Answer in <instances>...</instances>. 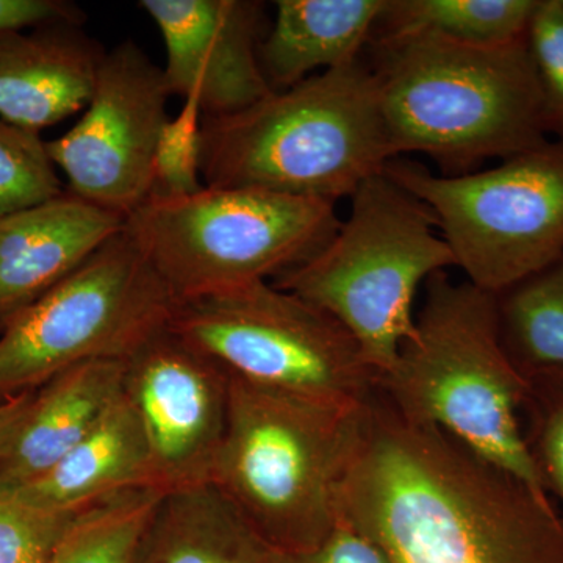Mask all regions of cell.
<instances>
[{"label": "cell", "mask_w": 563, "mask_h": 563, "mask_svg": "<svg viewBox=\"0 0 563 563\" xmlns=\"http://www.w3.org/2000/svg\"><path fill=\"white\" fill-rule=\"evenodd\" d=\"M559 3H561L562 10H563V0H559Z\"/></svg>", "instance_id": "obj_31"}, {"label": "cell", "mask_w": 563, "mask_h": 563, "mask_svg": "<svg viewBox=\"0 0 563 563\" xmlns=\"http://www.w3.org/2000/svg\"><path fill=\"white\" fill-rule=\"evenodd\" d=\"M372 66L363 58L269 92L225 117L202 114L203 187L352 198L393 161Z\"/></svg>", "instance_id": "obj_3"}, {"label": "cell", "mask_w": 563, "mask_h": 563, "mask_svg": "<svg viewBox=\"0 0 563 563\" xmlns=\"http://www.w3.org/2000/svg\"><path fill=\"white\" fill-rule=\"evenodd\" d=\"M366 404L310 401L231 376L228 429L210 484L269 550H312L342 521L340 493Z\"/></svg>", "instance_id": "obj_5"}, {"label": "cell", "mask_w": 563, "mask_h": 563, "mask_svg": "<svg viewBox=\"0 0 563 563\" xmlns=\"http://www.w3.org/2000/svg\"><path fill=\"white\" fill-rule=\"evenodd\" d=\"M125 218L66 190L0 220V332L124 229Z\"/></svg>", "instance_id": "obj_14"}, {"label": "cell", "mask_w": 563, "mask_h": 563, "mask_svg": "<svg viewBox=\"0 0 563 563\" xmlns=\"http://www.w3.org/2000/svg\"><path fill=\"white\" fill-rule=\"evenodd\" d=\"M537 5L539 0H388L374 33L503 46L526 38Z\"/></svg>", "instance_id": "obj_21"}, {"label": "cell", "mask_w": 563, "mask_h": 563, "mask_svg": "<svg viewBox=\"0 0 563 563\" xmlns=\"http://www.w3.org/2000/svg\"><path fill=\"white\" fill-rule=\"evenodd\" d=\"M177 301L125 228L0 332V402L79 363L128 361Z\"/></svg>", "instance_id": "obj_10"}, {"label": "cell", "mask_w": 563, "mask_h": 563, "mask_svg": "<svg viewBox=\"0 0 563 563\" xmlns=\"http://www.w3.org/2000/svg\"><path fill=\"white\" fill-rule=\"evenodd\" d=\"M268 563H388L379 548L361 532L340 521L318 547L302 553H269Z\"/></svg>", "instance_id": "obj_28"}, {"label": "cell", "mask_w": 563, "mask_h": 563, "mask_svg": "<svg viewBox=\"0 0 563 563\" xmlns=\"http://www.w3.org/2000/svg\"><path fill=\"white\" fill-rule=\"evenodd\" d=\"M384 173L420 199L481 290L499 295L563 255V144L547 141L487 172L433 174L393 158Z\"/></svg>", "instance_id": "obj_9"}, {"label": "cell", "mask_w": 563, "mask_h": 563, "mask_svg": "<svg viewBox=\"0 0 563 563\" xmlns=\"http://www.w3.org/2000/svg\"><path fill=\"white\" fill-rule=\"evenodd\" d=\"M388 0H277L261 65L274 91L362 58Z\"/></svg>", "instance_id": "obj_18"}, {"label": "cell", "mask_w": 563, "mask_h": 563, "mask_svg": "<svg viewBox=\"0 0 563 563\" xmlns=\"http://www.w3.org/2000/svg\"><path fill=\"white\" fill-rule=\"evenodd\" d=\"M122 395L146 439L152 488L209 484L228 429L231 374L165 328L125 361Z\"/></svg>", "instance_id": "obj_12"}, {"label": "cell", "mask_w": 563, "mask_h": 563, "mask_svg": "<svg viewBox=\"0 0 563 563\" xmlns=\"http://www.w3.org/2000/svg\"><path fill=\"white\" fill-rule=\"evenodd\" d=\"M269 553L209 483L158 496L131 563H268Z\"/></svg>", "instance_id": "obj_19"}, {"label": "cell", "mask_w": 563, "mask_h": 563, "mask_svg": "<svg viewBox=\"0 0 563 563\" xmlns=\"http://www.w3.org/2000/svg\"><path fill=\"white\" fill-rule=\"evenodd\" d=\"M88 509V507H87ZM55 512L0 487V563H47L81 514Z\"/></svg>", "instance_id": "obj_25"}, {"label": "cell", "mask_w": 563, "mask_h": 563, "mask_svg": "<svg viewBox=\"0 0 563 563\" xmlns=\"http://www.w3.org/2000/svg\"><path fill=\"white\" fill-rule=\"evenodd\" d=\"M168 328L232 377L310 401L363 406L379 374L346 329L262 280L177 302Z\"/></svg>", "instance_id": "obj_8"}, {"label": "cell", "mask_w": 563, "mask_h": 563, "mask_svg": "<svg viewBox=\"0 0 563 563\" xmlns=\"http://www.w3.org/2000/svg\"><path fill=\"white\" fill-rule=\"evenodd\" d=\"M84 22V11L63 0H0V33Z\"/></svg>", "instance_id": "obj_29"}, {"label": "cell", "mask_w": 563, "mask_h": 563, "mask_svg": "<svg viewBox=\"0 0 563 563\" xmlns=\"http://www.w3.org/2000/svg\"><path fill=\"white\" fill-rule=\"evenodd\" d=\"M372 66L393 155L418 152L442 176L476 172L548 139L526 38L474 46L431 35L374 33Z\"/></svg>", "instance_id": "obj_2"}, {"label": "cell", "mask_w": 563, "mask_h": 563, "mask_svg": "<svg viewBox=\"0 0 563 563\" xmlns=\"http://www.w3.org/2000/svg\"><path fill=\"white\" fill-rule=\"evenodd\" d=\"M351 201L329 243L272 282L335 318L380 377L412 335L418 288L455 262L432 211L384 172Z\"/></svg>", "instance_id": "obj_6"}, {"label": "cell", "mask_w": 563, "mask_h": 563, "mask_svg": "<svg viewBox=\"0 0 563 563\" xmlns=\"http://www.w3.org/2000/svg\"><path fill=\"white\" fill-rule=\"evenodd\" d=\"M169 98L163 68L135 43L106 52L84 117L47 141L68 191L124 218L146 202Z\"/></svg>", "instance_id": "obj_11"}, {"label": "cell", "mask_w": 563, "mask_h": 563, "mask_svg": "<svg viewBox=\"0 0 563 563\" xmlns=\"http://www.w3.org/2000/svg\"><path fill=\"white\" fill-rule=\"evenodd\" d=\"M125 361H91L36 388L31 413L0 463V487L16 488L54 468L122 395Z\"/></svg>", "instance_id": "obj_16"}, {"label": "cell", "mask_w": 563, "mask_h": 563, "mask_svg": "<svg viewBox=\"0 0 563 563\" xmlns=\"http://www.w3.org/2000/svg\"><path fill=\"white\" fill-rule=\"evenodd\" d=\"M161 495L140 488L92 504L47 563H131L140 533Z\"/></svg>", "instance_id": "obj_22"}, {"label": "cell", "mask_w": 563, "mask_h": 563, "mask_svg": "<svg viewBox=\"0 0 563 563\" xmlns=\"http://www.w3.org/2000/svg\"><path fill=\"white\" fill-rule=\"evenodd\" d=\"M35 393L36 390L21 393V395L0 402V463L16 442L18 433L31 413Z\"/></svg>", "instance_id": "obj_30"}, {"label": "cell", "mask_w": 563, "mask_h": 563, "mask_svg": "<svg viewBox=\"0 0 563 563\" xmlns=\"http://www.w3.org/2000/svg\"><path fill=\"white\" fill-rule=\"evenodd\" d=\"M103 55L81 25L0 33V118L40 132L85 109Z\"/></svg>", "instance_id": "obj_15"}, {"label": "cell", "mask_w": 563, "mask_h": 563, "mask_svg": "<svg viewBox=\"0 0 563 563\" xmlns=\"http://www.w3.org/2000/svg\"><path fill=\"white\" fill-rule=\"evenodd\" d=\"M343 523L388 563H563V514L550 496L377 390L340 493Z\"/></svg>", "instance_id": "obj_1"}, {"label": "cell", "mask_w": 563, "mask_h": 563, "mask_svg": "<svg viewBox=\"0 0 563 563\" xmlns=\"http://www.w3.org/2000/svg\"><path fill=\"white\" fill-rule=\"evenodd\" d=\"M335 203L261 188L203 187L151 196L125 231L177 302L274 280L312 258L339 231Z\"/></svg>", "instance_id": "obj_7"}, {"label": "cell", "mask_w": 563, "mask_h": 563, "mask_svg": "<svg viewBox=\"0 0 563 563\" xmlns=\"http://www.w3.org/2000/svg\"><path fill=\"white\" fill-rule=\"evenodd\" d=\"M526 380V444L548 495L563 506V373L536 374Z\"/></svg>", "instance_id": "obj_24"}, {"label": "cell", "mask_w": 563, "mask_h": 563, "mask_svg": "<svg viewBox=\"0 0 563 563\" xmlns=\"http://www.w3.org/2000/svg\"><path fill=\"white\" fill-rule=\"evenodd\" d=\"M379 391L401 417L442 429L550 496L525 439L528 380L504 350L492 292L432 274L412 335L379 377Z\"/></svg>", "instance_id": "obj_4"}, {"label": "cell", "mask_w": 563, "mask_h": 563, "mask_svg": "<svg viewBox=\"0 0 563 563\" xmlns=\"http://www.w3.org/2000/svg\"><path fill=\"white\" fill-rule=\"evenodd\" d=\"M140 488L154 490L150 450L139 418L121 395L99 424L54 468L7 490L32 506L77 512L118 493Z\"/></svg>", "instance_id": "obj_17"}, {"label": "cell", "mask_w": 563, "mask_h": 563, "mask_svg": "<svg viewBox=\"0 0 563 563\" xmlns=\"http://www.w3.org/2000/svg\"><path fill=\"white\" fill-rule=\"evenodd\" d=\"M40 132L0 118V220L66 191Z\"/></svg>", "instance_id": "obj_23"}, {"label": "cell", "mask_w": 563, "mask_h": 563, "mask_svg": "<svg viewBox=\"0 0 563 563\" xmlns=\"http://www.w3.org/2000/svg\"><path fill=\"white\" fill-rule=\"evenodd\" d=\"M202 110L195 98L184 99L179 113L169 118L158 139L151 196L180 198L201 191Z\"/></svg>", "instance_id": "obj_26"}, {"label": "cell", "mask_w": 563, "mask_h": 563, "mask_svg": "<svg viewBox=\"0 0 563 563\" xmlns=\"http://www.w3.org/2000/svg\"><path fill=\"white\" fill-rule=\"evenodd\" d=\"M495 298L499 339L518 372L563 373V255Z\"/></svg>", "instance_id": "obj_20"}, {"label": "cell", "mask_w": 563, "mask_h": 563, "mask_svg": "<svg viewBox=\"0 0 563 563\" xmlns=\"http://www.w3.org/2000/svg\"><path fill=\"white\" fill-rule=\"evenodd\" d=\"M166 47L172 96L195 98L203 117H225L273 88L261 57L263 5L252 0H143Z\"/></svg>", "instance_id": "obj_13"}, {"label": "cell", "mask_w": 563, "mask_h": 563, "mask_svg": "<svg viewBox=\"0 0 563 563\" xmlns=\"http://www.w3.org/2000/svg\"><path fill=\"white\" fill-rule=\"evenodd\" d=\"M539 84L544 131L563 144V10L559 0H539L526 32Z\"/></svg>", "instance_id": "obj_27"}]
</instances>
